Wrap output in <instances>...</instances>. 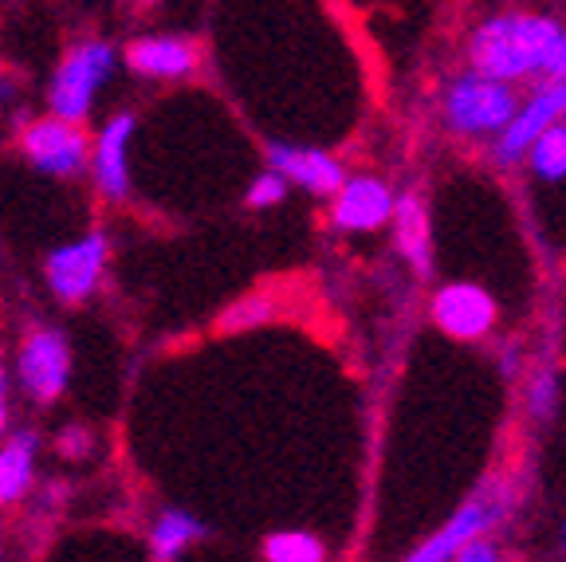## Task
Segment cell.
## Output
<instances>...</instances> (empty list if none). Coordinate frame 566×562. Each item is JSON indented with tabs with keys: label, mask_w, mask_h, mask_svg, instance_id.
<instances>
[{
	"label": "cell",
	"mask_w": 566,
	"mask_h": 562,
	"mask_svg": "<svg viewBox=\"0 0 566 562\" xmlns=\"http://www.w3.org/2000/svg\"><path fill=\"white\" fill-rule=\"evenodd\" d=\"M17 382L35 405H52L71 382V343L55 326H32L17 351Z\"/></svg>",
	"instance_id": "cell-5"
},
{
	"label": "cell",
	"mask_w": 566,
	"mask_h": 562,
	"mask_svg": "<svg viewBox=\"0 0 566 562\" xmlns=\"http://www.w3.org/2000/svg\"><path fill=\"white\" fill-rule=\"evenodd\" d=\"M394 217V194L378 177H346L331 205V225L343 232H374Z\"/></svg>",
	"instance_id": "cell-11"
},
{
	"label": "cell",
	"mask_w": 566,
	"mask_h": 562,
	"mask_svg": "<svg viewBox=\"0 0 566 562\" xmlns=\"http://www.w3.org/2000/svg\"><path fill=\"white\" fill-rule=\"evenodd\" d=\"M146 4H154V0H146Z\"/></svg>",
	"instance_id": "cell-27"
},
{
	"label": "cell",
	"mask_w": 566,
	"mask_h": 562,
	"mask_svg": "<svg viewBox=\"0 0 566 562\" xmlns=\"http://www.w3.org/2000/svg\"><path fill=\"white\" fill-rule=\"evenodd\" d=\"M504 511H507V496L484 488V492L472 496V500L464 503L437 535L424 539L406 562H449L464 543H472V539H480L488 528H495V523L504 519Z\"/></svg>",
	"instance_id": "cell-7"
},
{
	"label": "cell",
	"mask_w": 566,
	"mask_h": 562,
	"mask_svg": "<svg viewBox=\"0 0 566 562\" xmlns=\"http://www.w3.org/2000/svg\"><path fill=\"white\" fill-rule=\"evenodd\" d=\"M9 98H12V80L4 75V71H0V106L9 103Z\"/></svg>",
	"instance_id": "cell-26"
},
{
	"label": "cell",
	"mask_w": 566,
	"mask_h": 562,
	"mask_svg": "<svg viewBox=\"0 0 566 562\" xmlns=\"http://www.w3.org/2000/svg\"><path fill=\"white\" fill-rule=\"evenodd\" d=\"M35 452L40 437L32 429L0 437V508H17L35 488Z\"/></svg>",
	"instance_id": "cell-14"
},
{
	"label": "cell",
	"mask_w": 566,
	"mask_h": 562,
	"mask_svg": "<svg viewBox=\"0 0 566 562\" xmlns=\"http://www.w3.org/2000/svg\"><path fill=\"white\" fill-rule=\"evenodd\" d=\"M283 197H287V181H283L275 169H264L260 177H252V185H248V209H272V205H280Z\"/></svg>",
	"instance_id": "cell-20"
},
{
	"label": "cell",
	"mask_w": 566,
	"mask_h": 562,
	"mask_svg": "<svg viewBox=\"0 0 566 562\" xmlns=\"http://www.w3.org/2000/svg\"><path fill=\"white\" fill-rule=\"evenodd\" d=\"M275 299L268 291H252V295L237 299L229 311L221 315V331H248V326H260V323H272L275 319Z\"/></svg>",
	"instance_id": "cell-19"
},
{
	"label": "cell",
	"mask_w": 566,
	"mask_h": 562,
	"mask_svg": "<svg viewBox=\"0 0 566 562\" xmlns=\"http://www.w3.org/2000/svg\"><path fill=\"white\" fill-rule=\"evenodd\" d=\"M449 562H500V551H495V543H488V539L480 535V539H472V543L460 547Z\"/></svg>",
	"instance_id": "cell-23"
},
{
	"label": "cell",
	"mask_w": 566,
	"mask_h": 562,
	"mask_svg": "<svg viewBox=\"0 0 566 562\" xmlns=\"http://www.w3.org/2000/svg\"><path fill=\"white\" fill-rule=\"evenodd\" d=\"M205 523L186 508H161L150 528V559L154 562H177L197 539H205Z\"/></svg>",
	"instance_id": "cell-15"
},
{
	"label": "cell",
	"mask_w": 566,
	"mask_h": 562,
	"mask_svg": "<svg viewBox=\"0 0 566 562\" xmlns=\"http://www.w3.org/2000/svg\"><path fill=\"white\" fill-rule=\"evenodd\" d=\"M20 149H24L28 166L48 177H60V181L87 174V162H91V138L80 131V123H63L55 115L24 123Z\"/></svg>",
	"instance_id": "cell-6"
},
{
	"label": "cell",
	"mask_w": 566,
	"mask_h": 562,
	"mask_svg": "<svg viewBox=\"0 0 566 562\" xmlns=\"http://www.w3.org/2000/svg\"><path fill=\"white\" fill-rule=\"evenodd\" d=\"M527 154H531V169L539 177H547V181L566 177V123L547 126V131L527 146Z\"/></svg>",
	"instance_id": "cell-18"
},
{
	"label": "cell",
	"mask_w": 566,
	"mask_h": 562,
	"mask_svg": "<svg viewBox=\"0 0 566 562\" xmlns=\"http://www.w3.org/2000/svg\"><path fill=\"white\" fill-rule=\"evenodd\" d=\"M201 63V48L181 35H150L126 48V67L146 80H186Z\"/></svg>",
	"instance_id": "cell-13"
},
{
	"label": "cell",
	"mask_w": 566,
	"mask_h": 562,
	"mask_svg": "<svg viewBox=\"0 0 566 562\" xmlns=\"http://www.w3.org/2000/svg\"><path fill=\"white\" fill-rule=\"evenodd\" d=\"M91 448H95V437H91V429H83V425H63V429L55 433V452H60L63 460H87Z\"/></svg>",
	"instance_id": "cell-21"
},
{
	"label": "cell",
	"mask_w": 566,
	"mask_h": 562,
	"mask_svg": "<svg viewBox=\"0 0 566 562\" xmlns=\"http://www.w3.org/2000/svg\"><path fill=\"white\" fill-rule=\"evenodd\" d=\"M115 67V52L103 40H83L75 44L55 67L52 91H48V103H52V115L63 123H83L91 115V103H95V91L106 83Z\"/></svg>",
	"instance_id": "cell-2"
},
{
	"label": "cell",
	"mask_w": 566,
	"mask_h": 562,
	"mask_svg": "<svg viewBox=\"0 0 566 562\" xmlns=\"http://www.w3.org/2000/svg\"><path fill=\"white\" fill-rule=\"evenodd\" d=\"M268 169H275L287 185H300V189H307L315 197H335L338 185L346 181L343 162H335L323 149L287 146V142H272L268 146Z\"/></svg>",
	"instance_id": "cell-12"
},
{
	"label": "cell",
	"mask_w": 566,
	"mask_h": 562,
	"mask_svg": "<svg viewBox=\"0 0 566 562\" xmlns=\"http://www.w3.org/2000/svg\"><path fill=\"white\" fill-rule=\"evenodd\" d=\"M106 260H111V237L98 229L83 232V237L60 244L44 260V280L48 291L55 295V303L63 308H80L98 291L106 272Z\"/></svg>",
	"instance_id": "cell-3"
},
{
	"label": "cell",
	"mask_w": 566,
	"mask_h": 562,
	"mask_svg": "<svg viewBox=\"0 0 566 562\" xmlns=\"http://www.w3.org/2000/svg\"><path fill=\"white\" fill-rule=\"evenodd\" d=\"M543 80H563L566 83V28L558 32L555 48H551L547 63H543Z\"/></svg>",
	"instance_id": "cell-24"
},
{
	"label": "cell",
	"mask_w": 566,
	"mask_h": 562,
	"mask_svg": "<svg viewBox=\"0 0 566 562\" xmlns=\"http://www.w3.org/2000/svg\"><path fill=\"white\" fill-rule=\"evenodd\" d=\"M264 562H327V547L307 531H272L264 539Z\"/></svg>",
	"instance_id": "cell-17"
},
{
	"label": "cell",
	"mask_w": 566,
	"mask_h": 562,
	"mask_svg": "<svg viewBox=\"0 0 566 562\" xmlns=\"http://www.w3.org/2000/svg\"><path fill=\"white\" fill-rule=\"evenodd\" d=\"M433 323L460 343H476L495 326V303L476 283H452L433 299Z\"/></svg>",
	"instance_id": "cell-10"
},
{
	"label": "cell",
	"mask_w": 566,
	"mask_h": 562,
	"mask_svg": "<svg viewBox=\"0 0 566 562\" xmlns=\"http://www.w3.org/2000/svg\"><path fill=\"white\" fill-rule=\"evenodd\" d=\"M134 134V115H115L111 123L98 131V138L91 142V162L87 174L95 181V194L111 205H123L130 197V166H126V149H130Z\"/></svg>",
	"instance_id": "cell-8"
},
{
	"label": "cell",
	"mask_w": 566,
	"mask_h": 562,
	"mask_svg": "<svg viewBox=\"0 0 566 562\" xmlns=\"http://www.w3.org/2000/svg\"><path fill=\"white\" fill-rule=\"evenodd\" d=\"M394 225H398V248L417 272H429V217L417 197L394 201Z\"/></svg>",
	"instance_id": "cell-16"
},
{
	"label": "cell",
	"mask_w": 566,
	"mask_h": 562,
	"mask_svg": "<svg viewBox=\"0 0 566 562\" xmlns=\"http://www.w3.org/2000/svg\"><path fill=\"white\" fill-rule=\"evenodd\" d=\"M558 32L563 24L543 12H504V17L484 20L469 44L472 71L500 83L543 75V63H547Z\"/></svg>",
	"instance_id": "cell-1"
},
{
	"label": "cell",
	"mask_w": 566,
	"mask_h": 562,
	"mask_svg": "<svg viewBox=\"0 0 566 562\" xmlns=\"http://www.w3.org/2000/svg\"><path fill=\"white\" fill-rule=\"evenodd\" d=\"M515 111H520V106H515L512 83L488 80L480 71L457 75V80L449 83V95H444V118H449V126L460 134L504 131Z\"/></svg>",
	"instance_id": "cell-4"
},
{
	"label": "cell",
	"mask_w": 566,
	"mask_h": 562,
	"mask_svg": "<svg viewBox=\"0 0 566 562\" xmlns=\"http://www.w3.org/2000/svg\"><path fill=\"white\" fill-rule=\"evenodd\" d=\"M531 414L535 417L555 414V378H551V374H539L535 386H531Z\"/></svg>",
	"instance_id": "cell-22"
},
{
	"label": "cell",
	"mask_w": 566,
	"mask_h": 562,
	"mask_svg": "<svg viewBox=\"0 0 566 562\" xmlns=\"http://www.w3.org/2000/svg\"><path fill=\"white\" fill-rule=\"evenodd\" d=\"M563 118H566V83L547 80L535 95H531V103L523 106V111H515L512 123L500 131V146H495L500 162H520L523 154H527L531 142L539 138L547 126L563 123Z\"/></svg>",
	"instance_id": "cell-9"
},
{
	"label": "cell",
	"mask_w": 566,
	"mask_h": 562,
	"mask_svg": "<svg viewBox=\"0 0 566 562\" xmlns=\"http://www.w3.org/2000/svg\"><path fill=\"white\" fill-rule=\"evenodd\" d=\"M9 433V378H4V370H0V437Z\"/></svg>",
	"instance_id": "cell-25"
}]
</instances>
